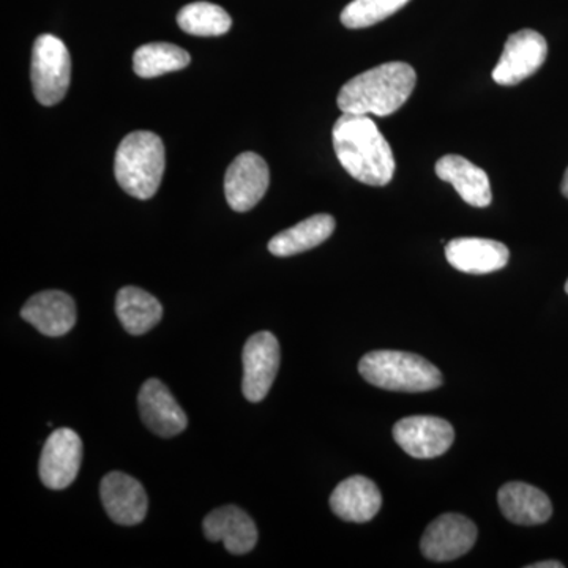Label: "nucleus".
Listing matches in <instances>:
<instances>
[{
    "label": "nucleus",
    "instance_id": "obj_1",
    "mask_svg": "<svg viewBox=\"0 0 568 568\" xmlns=\"http://www.w3.org/2000/svg\"><path fill=\"white\" fill-rule=\"evenodd\" d=\"M336 159L355 181L372 186L388 185L395 174V156L384 134L365 114H346L332 130Z\"/></svg>",
    "mask_w": 568,
    "mask_h": 568
},
{
    "label": "nucleus",
    "instance_id": "obj_2",
    "mask_svg": "<svg viewBox=\"0 0 568 568\" xmlns=\"http://www.w3.org/2000/svg\"><path fill=\"white\" fill-rule=\"evenodd\" d=\"M416 82V70L409 63H383L347 81L336 102L346 114L386 118L409 100Z\"/></svg>",
    "mask_w": 568,
    "mask_h": 568
},
{
    "label": "nucleus",
    "instance_id": "obj_3",
    "mask_svg": "<svg viewBox=\"0 0 568 568\" xmlns=\"http://www.w3.org/2000/svg\"><path fill=\"white\" fill-rule=\"evenodd\" d=\"M164 145L162 138L152 132H133L123 138L115 152V181L123 192L138 200H151L162 183Z\"/></svg>",
    "mask_w": 568,
    "mask_h": 568
},
{
    "label": "nucleus",
    "instance_id": "obj_4",
    "mask_svg": "<svg viewBox=\"0 0 568 568\" xmlns=\"http://www.w3.org/2000/svg\"><path fill=\"white\" fill-rule=\"evenodd\" d=\"M358 372L384 390L420 394L443 386V375L432 362L403 351H373L362 358Z\"/></svg>",
    "mask_w": 568,
    "mask_h": 568
},
{
    "label": "nucleus",
    "instance_id": "obj_5",
    "mask_svg": "<svg viewBox=\"0 0 568 568\" xmlns=\"http://www.w3.org/2000/svg\"><path fill=\"white\" fill-rule=\"evenodd\" d=\"M31 78L39 103L52 106L62 102L70 88L71 59L65 43L44 33L33 43Z\"/></svg>",
    "mask_w": 568,
    "mask_h": 568
},
{
    "label": "nucleus",
    "instance_id": "obj_6",
    "mask_svg": "<svg viewBox=\"0 0 568 568\" xmlns=\"http://www.w3.org/2000/svg\"><path fill=\"white\" fill-rule=\"evenodd\" d=\"M547 55L548 43L541 33L532 29L511 33L493 70V80L500 85H517L537 73L547 61Z\"/></svg>",
    "mask_w": 568,
    "mask_h": 568
},
{
    "label": "nucleus",
    "instance_id": "obj_7",
    "mask_svg": "<svg viewBox=\"0 0 568 568\" xmlns=\"http://www.w3.org/2000/svg\"><path fill=\"white\" fill-rule=\"evenodd\" d=\"M280 343L271 332H257L245 343L242 362H244V381L242 392L252 403L263 402L280 369Z\"/></svg>",
    "mask_w": 568,
    "mask_h": 568
},
{
    "label": "nucleus",
    "instance_id": "obj_8",
    "mask_svg": "<svg viewBox=\"0 0 568 568\" xmlns=\"http://www.w3.org/2000/svg\"><path fill=\"white\" fill-rule=\"evenodd\" d=\"M82 463V443L77 432L59 428L44 443L41 450L39 473L44 487L50 489L69 488Z\"/></svg>",
    "mask_w": 568,
    "mask_h": 568
},
{
    "label": "nucleus",
    "instance_id": "obj_9",
    "mask_svg": "<svg viewBox=\"0 0 568 568\" xmlns=\"http://www.w3.org/2000/svg\"><path fill=\"white\" fill-rule=\"evenodd\" d=\"M271 183L267 163L254 152L241 153L224 175V194L235 212L252 211L263 200Z\"/></svg>",
    "mask_w": 568,
    "mask_h": 568
},
{
    "label": "nucleus",
    "instance_id": "obj_10",
    "mask_svg": "<svg viewBox=\"0 0 568 568\" xmlns=\"http://www.w3.org/2000/svg\"><path fill=\"white\" fill-rule=\"evenodd\" d=\"M396 444L417 459H432L446 454L455 440L454 426L432 416L406 417L394 426Z\"/></svg>",
    "mask_w": 568,
    "mask_h": 568
},
{
    "label": "nucleus",
    "instance_id": "obj_11",
    "mask_svg": "<svg viewBox=\"0 0 568 568\" xmlns=\"http://www.w3.org/2000/svg\"><path fill=\"white\" fill-rule=\"evenodd\" d=\"M477 541V528L458 514L440 515L422 537V555L433 562H448L465 556Z\"/></svg>",
    "mask_w": 568,
    "mask_h": 568
},
{
    "label": "nucleus",
    "instance_id": "obj_12",
    "mask_svg": "<svg viewBox=\"0 0 568 568\" xmlns=\"http://www.w3.org/2000/svg\"><path fill=\"white\" fill-rule=\"evenodd\" d=\"M138 406L144 425L156 436L174 437L185 432L189 418L162 381L149 379L142 384Z\"/></svg>",
    "mask_w": 568,
    "mask_h": 568
},
{
    "label": "nucleus",
    "instance_id": "obj_13",
    "mask_svg": "<svg viewBox=\"0 0 568 568\" xmlns=\"http://www.w3.org/2000/svg\"><path fill=\"white\" fill-rule=\"evenodd\" d=\"M100 497L108 517L121 526H136L148 517L149 500L136 478L110 473L100 485Z\"/></svg>",
    "mask_w": 568,
    "mask_h": 568
},
{
    "label": "nucleus",
    "instance_id": "obj_14",
    "mask_svg": "<svg viewBox=\"0 0 568 568\" xmlns=\"http://www.w3.org/2000/svg\"><path fill=\"white\" fill-rule=\"evenodd\" d=\"M21 317L33 325L40 334L63 336L77 324V305L62 291H43L32 295L22 306Z\"/></svg>",
    "mask_w": 568,
    "mask_h": 568
},
{
    "label": "nucleus",
    "instance_id": "obj_15",
    "mask_svg": "<svg viewBox=\"0 0 568 568\" xmlns=\"http://www.w3.org/2000/svg\"><path fill=\"white\" fill-rule=\"evenodd\" d=\"M446 257L463 274L485 275L506 267L510 252L506 245L489 239L459 237L448 242Z\"/></svg>",
    "mask_w": 568,
    "mask_h": 568
},
{
    "label": "nucleus",
    "instance_id": "obj_16",
    "mask_svg": "<svg viewBox=\"0 0 568 568\" xmlns=\"http://www.w3.org/2000/svg\"><path fill=\"white\" fill-rule=\"evenodd\" d=\"M204 536L211 541H223L231 555L242 556L257 544V528L242 508L224 506L204 518Z\"/></svg>",
    "mask_w": 568,
    "mask_h": 568
},
{
    "label": "nucleus",
    "instance_id": "obj_17",
    "mask_svg": "<svg viewBox=\"0 0 568 568\" xmlns=\"http://www.w3.org/2000/svg\"><path fill=\"white\" fill-rule=\"evenodd\" d=\"M383 495L375 481L364 476L346 478L331 496L332 511L343 521L368 523L379 514Z\"/></svg>",
    "mask_w": 568,
    "mask_h": 568
},
{
    "label": "nucleus",
    "instance_id": "obj_18",
    "mask_svg": "<svg viewBox=\"0 0 568 568\" xmlns=\"http://www.w3.org/2000/svg\"><path fill=\"white\" fill-rule=\"evenodd\" d=\"M497 503L504 517L519 526L544 525L552 515L549 497L523 481L504 485L497 493Z\"/></svg>",
    "mask_w": 568,
    "mask_h": 568
},
{
    "label": "nucleus",
    "instance_id": "obj_19",
    "mask_svg": "<svg viewBox=\"0 0 568 568\" xmlns=\"http://www.w3.org/2000/svg\"><path fill=\"white\" fill-rule=\"evenodd\" d=\"M436 174L440 181L450 183L459 196L474 207H488L491 204V183L481 168L462 155H444L436 163Z\"/></svg>",
    "mask_w": 568,
    "mask_h": 568
},
{
    "label": "nucleus",
    "instance_id": "obj_20",
    "mask_svg": "<svg viewBox=\"0 0 568 568\" xmlns=\"http://www.w3.org/2000/svg\"><path fill=\"white\" fill-rule=\"evenodd\" d=\"M335 219L327 213L310 216L268 242V252L278 257L294 256L324 244L335 231Z\"/></svg>",
    "mask_w": 568,
    "mask_h": 568
},
{
    "label": "nucleus",
    "instance_id": "obj_21",
    "mask_svg": "<svg viewBox=\"0 0 568 568\" xmlns=\"http://www.w3.org/2000/svg\"><path fill=\"white\" fill-rule=\"evenodd\" d=\"M115 315L130 335L140 336L159 325L163 306L141 287L126 286L115 297Z\"/></svg>",
    "mask_w": 568,
    "mask_h": 568
},
{
    "label": "nucleus",
    "instance_id": "obj_22",
    "mask_svg": "<svg viewBox=\"0 0 568 568\" xmlns=\"http://www.w3.org/2000/svg\"><path fill=\"white\" fill-rule=\"evenodd\" d=\"M190 54L171 43H149L138 48L133 55L134 73L140 78H156L189 65Z\"/></svg>",
    "mask_w": 568,
    "mask_h": 568
},
{
    "label": "nucleus",
    "instance_id": "obj_23",
    "mask_svg": "<svg viewBox=\"0 0 568 568\" xmlns=\"http://www.w3.org/2000/svg\"><path fill=\"white\" fill-rule=\"evenodd\" d=\"M178 24L183 32L194 37H219L233 26L227 11L211 2H193L178 14Z\"/></svg>",
    "mask_w": 568,
    "mask_h": 568
},
{
    "label": "nucleus",
    "instance_id": "obj_24",
    "mask_svg": "<svg viewBox=\"0 0 568 568\" xmlns=\"http://www.w3.org/2000/svg\"><path fill=\"white\" fill-rule=\"evenodd\" d=\"M410 0H353L342 11V24L347 29H365L387 20Z\"/></svg>",
    "mask_w": 568,
    "mask_h": 568
},
{
    "label": "nucleus",
    "instance_id": "obj_25",
    "mask_svg": "<svg viewBox=\"0 0 568 568\" xmlns=\"http://www.w3.org/2000/svg\"><path fill=\"white\" fill-rule=\"evenodd\" d=\"M564 564L558 562V560H544V562L532 564L529 568H562Z\"/></svg>",
    "mask_w": 568,
    "mask_h": 568
},
{
    "label": "nucleus",
    "instance_id": "obj_26",
    "mask_svg": "<svg viewBox=\"0 0 568 568\" xmlns=\"http://www.w3.org/2000/svg\"><path fill=\"white\" fill-rule=\"evenodd\" d=\"M560 192H562L564 196H566L568 200V168L566 174H564V181L562 186H560Z\"/></svg>",
    "mask_w": 568,
    "mask_h": 568
},
{
    "label": "nucleus",
    "instance_id": "obj_27",
    "mask_svg": "<svg viewBox=\"0 0 568 568\" xmlns=\"http://www.w3.org/2000/svg\"><path fill=\"white\" fill-rule=\"evenodd\" d=\"M566 293L568 294V280H567V283H566Z\"/></svg>",
    "mask_w": 568,
    "mask_h": 568
}]
</instances>
